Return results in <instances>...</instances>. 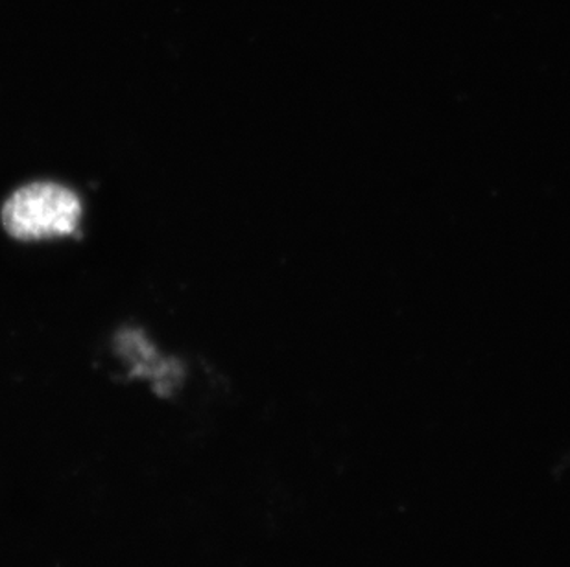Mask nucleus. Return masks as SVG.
Here are the masks:
<instances>
[{
  "instance_id": "obj_1",
  "label": "nucleus",
  "mask_w": 570,
  "mask_h": 567,
  "mask_svg": "<svg viewBox=\"0 0 570 567\" xmlns=\"http://www.w3.org/2000/svg\"><path fill=\"white\" fill-rule=\"evenodd\" d=\"M81 203L58 182H32L11 193L2 209V223L17 240L70 236L80 223Z\"/></svg>"
}]
</instances>
